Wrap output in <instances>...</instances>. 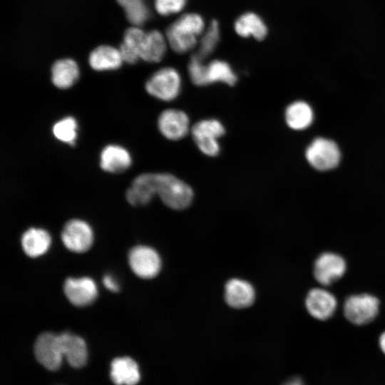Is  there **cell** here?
Segmentation results:
<instances>
[{
	"label": "cell",
	"instance_id": "cell-14",
	"mask_svg": "<svg viewBox=\"0 0 385 385\" xmlns=\"http://www.w3.org/2000/svg\"><path fill=\"white\" fill-rule=\"evenodd\" d=\"M224 296L229 306L236 309H242L254 303L255 291L250 282L234 278L225 284Z\"/></svg>",
	"mask_w": 385,
	"mask_h": 385
},
{
	"label": "cell",
	"instance_id": "cell-31",
	"mask_svg": "<svg viewBox=\"0 0 385 385\" xmlns=\"http://www.w3.org/2000/svg\"><path fill=\"white\" fill-rule=\"evenodd\" d=\"M187 0H155V7L158 14L168 16L180 11Z\"/></svg>",
	"mask_w": 385,
	"mask_h": 385
},
{
	"label": "cell",
	"instance_id": "cell-19",
	"mask_svg": "<svg viewBox=\"0 0 385 385\" xmlns=\"http://www.w3.org/2000/svg\"><path fill=\"white\" fill-rule=\"evenodd\" d=\"M51 238L43 229L32 227L22 235L21 245L24 252L31 257L44 255L50 247Z\"/></svg>",
	"mask_w": 385,
	"mask_h": 385
},
{
	"label": "cell",
	"instance_id": "cell-10",
	"mask_svg": "<svg viewBox=\"0 0 385 385\" xmlns=\"http://www.w3.org/2000/svg\"><path fill=\"white\" fill-rule=\"evenodd\" d=\"M38 361L50 371L57 370L62 361V349L59 334L51 332L41 334L34 344Z\"/></svg>",
	"mask_w": 385,
	"mask_h": 385
},
{
	"label": "cell",
	"instance_id": "cell-22",
	"mask_svg": "<svg viewBox=\"0 0 385 385\" xmlns=\"http://www.w3.org/2000/svg\"><path fill=\"white\" fill-rule=\"evenodd\" d=\"M78 66L72 59H60L52 66L51 79L57 88L66 89L72 86L78 80Z\"/></svg>",
	"mask_w": 385,
	"mask_h": 385
},
{
	"label": "cell",
	"instance_id": "cell-18",
	"mask_svg": "<svg viewBox=\"0 0 385 385\" xmlns=\"http://www.w3.org/2000/svg\"><path fill=\"white\" fill-rule=\"evenodd\" d=\"M111 366V379L115 385H135L139 381L138 366L130 357L115 358Z\"/></svg>",
	"mask_w": 385,
	"mask_h": 385
},
{
	"label": "cell",
	"instance_id": "cell-29",
	"mask_svg": "<svg viewBox=\"0 0 385 385\" xmlns=\"http://www.w3.org/2000/svg\"><path fill=\"white\" fill-rule=\"evenodd\" d=\"M53 133L58 140L73 145L77 137L76 120L70 116L58 120L53 127Z\"/></svg>",
	"mask_w": 385,
	"mask_h": 385
},
{
	"label": "cell",
	"instance_id": "cell-25",
	"mask_svg": "<svg viewBox=\"0 0 385 385\" xmlns=\"http://www.w3.org/2000/svg\"><path fill=\"white\" fill-rule=\"evenodd\" d=\"M235 30L242 37L253 36L262 40L267 34V28L257 14L248 12L240 16L235 23Z\"/></svg>",
	"mask_w": 385,
	"mask_h": 385
},
{
	"label": "cell",
	"instance_id": "cell-12",
	"mask_svg": "<svg viewBox=\"0 0 385 385\" xmlns=\"http://www.w3.org/2000/svg\"><path fill=\"white\" fill-rule=\"evenodd\" d=\"M158 127L161 134L170 140L183 139L191 130L188 115L175 108L166 109L160 114Z\"/></svg>",
	"mask_w": 385,
	"mask_h": 385
},
{
	"label": "cell",
	"instance_id": "cell-15",
	"mask_svg": "<svg viewBox=\"0 0 385 385\" xmlns=\"http://www.w3.org/2000/svg\"><path fill=\"white\" fill-rule=\"evenodd\" d=\"M156 195L155 173L138 175L126 191L127 201L134 206L148 204Z\"/></svg>",
	"mask_w": 385,
	"mask_h": 385
},
{
	"label": "cell",
	"instance_id": "cell-16",
	"mask_svg": "<svg viewBox=\"0 0 385 385\" xmlns=\"http://www.w3.org/2000/svg\"><path fill=\"white\" fill-rule=\"evenodd\" d=\"M63 356L74 368H81L87 361L88 352L85 341L70 332L59 334Z\"/></svg>",
	"mask_w": 385,
	"mask_h": 385
},
{
	"label": "cell",
	"instance_id": "cell-9",
	"mask_svg": "<svg viewBox=\"0 0 385 385\" xmlns=\"http://www.w3.org/2000/svg\"><path fill=\"white\" fill-rule=\"evenodd\" d=\"M304 305L312 317L319 321H326L335 314L338 301L332 292L322 286L309 290L304 299Z\"/></svg>",
	"mask_w": 385,
	"mask_h": 385
},
{
	"label": "cell",
	"instance_id": "cell-17",
	"mask_svg": "<svg viewBox=\"0 0 385 385\" xmlns=\"http://www.w3.org/2000/svg\"><path fill=\"white\" fill-rule=\"evenodd\" d=\"M131 163L132 158L128 151L118 145H108L101 153L100 166L108 173L123 172L130 166Z\"/></svg>",
	"mask_w": 385,
	"mask_h": 385
},
{
	"label": "cell",
	"instance_id": "cell-26",
	"mask_svg": "<svg viewBox=\"0 0 385 385\" xmlns=\"http://www.w3.org/2000/svg\"><path fill=\"white\" fill-rule=\"evenodd\" d=\"M207 85L224 83L234 86L237 77L228 63L221 60H214L206 65Z\"/></svg>",
	"mask_w": 385,
	"mask_h": 385
},
{
	"label": "cell",
	"instance_id": "cell-13",
	"mask_svg": "<svg viewBox=\"0 0 385 385\" xmlns=\"http://www.w3.org/2000/svg\"><path fill=\"white\" fill-rule=\"evenodd\" d=\"M63 290L69 302L77 307L91 304L98 296V288L95 282L88 277L66 279Z\"/></svg>",
	"mask_w": 385,
	"mask_h": 385
},
{
	"label": "cell",
	"instance_id": "cell-21",
	"mask_svg": "<svg viewBox=\"0 0 385 385\" xmlns=\"http://www.w3.org/2000/svg\"><path fill=\"white\" fill-rule=\"evenodd\" d=\"M146 33L137 26L128 29L119 51L123 61L133 64L140 59V51Z\"/></svg>",
	"mask_w": 385,
	"mask_h": 385
},
{
	"label": "cell",
	"instance_id": "cell-2",
	"mask_svg": "<svg viewBox=\"0 0 385 385\" xmlns=\"http://www.w3.org/2000/svg\"><path fill=\"white\" fill-rule=\"evenodd\" d=\"M155 178L156 195L166 206L180 210L190 205L194 192L188 184L167 173H155Z\"/></svg>",
	"mask_w": 385,
	"mask_h": 385
},
{
	"label": "cell",
	"instance_id": "cell-4",
	"mask_svg": "<svg viewBox=\"0 0 385 385\" xmlns=\"http://www.w3.org/2000/svg\"><path fill=\"white\" fill-rule=\"evenodd\" d=\"M190 133L197 148L204 155L215 157L220 153L218 139L225 133L220 120L214 118L201 120L191 127Z\"/></svg>",
	"mask_w": 385,
	"mask_h": 385
},
{
	"label": "cell",
	"instance_id": "cell-6",
	"mask_svg": "<svg viewBox=\"0 0 385 385\" xmlns=\"http://www.w3.org/2000/svg\"><path fill=\"white\" fill-rule=\"evenodd\" d=\"M346 270V261L341 255L326 251L314 260L313 275L319 284L327 287L342 278Z\"/></svg>",
	"mask_w": 385,
	"mask_h": 385
},
{
	"label": "cell",
	"instance_id": "cell-11",
	"mask_svg": "<svg viewBox=\"0 0 385 385\" xmlns=\"http://www.w3.org/2000/svg\"><path fill=\"white\" fill-rule=\"evenodd\" d=\"M61 240L68 250L81 253L86 252L91 247L93 233L86 222L73 219L64 225Z\"/></svg>",
	"mask_w": 385,
	"mask_h": 385
},
{
	"label": "cell",
	"instance_id": "cell-3",
	"mask_svg": "<svg viewBox=\"0 0 385 385\" xmlns=\"http://www.w3.org/2000/svg\"><path fill=\"white\" fill-rule=\"evenodd\" d=\"M380 310L379 298L369 293H358L348 296L344 302L343 313L346 320L357 326L374 321Z\"/></svg>",
	"mask_w": 385,
	"mask_h": 385
},
{
	"label": "cell",
	"instance_id": "cell-24",
	"mask_svg": "<svg viewBox=\"0 0 385 385\" xmlns=\"http://www.w3.org/2000/svg\"><path fill=\"white\" fill-rule=\"evenodd\" d=\"M285 120L289 128L296 130L307 128L313 120V111L304 101L289 104L285 111Z\"/></svg>",
	"mask_w": 385,
	"mask_h": 385
},
{
	"label": "cell",
	"instance_id": "cell-7",
	"mask_svg": "<svg viewBox=\"0 0 385 385\" xmlns=\"http://www.w3.org/2000/svg\"><path fill=\"white\" fill-rule=\"evenodd\" d=\"M305 156L316 170L325 171L336 168L340 161V151L332 140L317 138L307 147Z\"/></svg>",
	"mask_w": 385,
	"mask_h": 385
},
{
	"label": "cell",
	"instance_id": "cell-28",
	"mask_svg": "<svg viewBox=\"0 0 385 385\" xmlns=\"http://www.w3.org/2000/svg\"><path fill=\"white\" fill-rule=\"evenodd\" d=\"M219 39L220 29L218 23L216 21H212L201 37L199 49L195 55L204 60L214 51Z\"/></svg>",
	"mask_w": 385,
	"mask_h": 385
},
{
	"label": "cell",
	"instance_id": "cell-33",
	"mask_svg": "<svg viewBox=\"0 0 385 385\" xmlns=\"http://www.w3.org/2000/svg\"><path fill=\"white\" fill-rule=\"evenodd\" d=\"M378 344L381 352L385 355V330L381 333L378 339Z\"/></svg>",
	"mask_w": 385,
	"mask_h": 385
},
{
	"label": "cell",
	"instance_id": "cell-20",
	"mask_svg": "<svg viewBox=\"0 0 385 385\" xmlns=\"http://www.w3.org/2000/svg\"><path fill=\"white\" fill-rule=\"evenodd\" d=\"M89 64L96 71H108L118 68L123 62L119 49L111 46H100L91 51Z\"/></svg>",
	"mask_w": 385,
	"mask_h": 385
},
{
	"label": "cell",
	"instance_id": "cell-32",
	"mask_svg": "<svg viewBox=\"0 0 385 385\" xmlns=\"http://www.w3.org/2000/svg\"><path fill=\"white\" fill-rule=\"evenodd\" d=\"M103 283L106 288L111 292H118L119 290L118 283L111 274H106L103 277Z\"/></svg>",
	"mask_w": 385,
	"mask_h": 385
},
{
	"label": "cell",
	"instance_id": "cell-27",
	"mask_svg": "<svg viewBox=\"0 0 385 385\" xmlns=\"http://www.w3.org/2000/svg\"><path fill=\"white\" fill-rule=\"evenodd\" d=\"M124 9L126 17L135 26L143 24L149 17V10L144 0H116Z\"/></svg>",
	"mask_w": 385,
	"mask_h": 385
},
{
	"label": "cell",
	"instance_id": "cell-23",
	"mask_svg": "<svg viewBox=\"0 0 385 385\" xmlns=\"http://www.w3.org/2000/svg\"><path fill=\"white\" fill-rule=\"evenodd\" d=\"M167 43L166 37L159 31L146 33L141 48L140 59L150 63L160 61L165 55Z\"/></svg>",
	"mask_w": 385,
	"mask_h": 385
},
{
	"label": "cell",
	"instance_id": "cell-30",
	"mask_svg": "<svg viewBox=\"0 0 385 385\" xmlns=\"http://www.w3.org/2000/svg\"><path fill=\"white\" fill-rule=\"evenodd\" d=\"M205 70L206 64L203 63V60L194 54L188 64L189 76L194 85L197 86H207Z\"/></svg>",
	"mask_w": 385,
	"mask_h": 385
},
{
	"label": "cell",
	"instance_id": "cell-1",
	"mask_svg": "<svg viewBox=\"0 0 385 385\" xmlns=\"http://www.w3.org/2000/svg\"><path fill=\"white\" fill-rule=\"evenodd\" d=\"M204 29L205 22L202 16L194 13L185 14L167 29L165 37L174 51L184 53L196 46Z\"/></svg>",
	"mask_w": 385,
	"mask_h": 385
},
{
	"label": "cell",
	"instance_id": "cell-34",
	"mask_svg": "<svg viewBox=\"0 0 385 385\" xmlns=\"http://www.w3.org/2000/svg\"><path fill=\"white\" fill-rule=\"evenodd\" d=\"M282 385H304V384L300 378L294 377L284 382Z\"/></svg>",
	"mask_w": 385,
	"mask_h": 385
},
{
	"label": "cell",
	"instance_id": "cell-5",
	"mask_svg": "<svg viewBox=\"0 0 385 385\" xmlns=\"http://www.w3.org/2000/svg\"><path fill=\"white\" fill-rule=\"evenodd\" d=\"M182 81L174 68H162L147 81L145 90L150 96L163 101L175 99L181 91Z\"/></svg>",
	"mask_w": 385,
	"mask_h": 385
},
{
	"label": "cell",
	"instance_id": "cell-8",
	"mask_svg": "<svg viewBox=\"0 0 385 385\" xmlns=\"http://www.w3.org/2000/svg\"><path fill=\"white\" fill-rule=\"evenodd\" d=\"M128 263L132 271L142 279H152L160 271L161 260L158 253L145 245L135 246L128 254Z\"/></svg>",
	"mask_w": 385,
	"mask_h": 385
}]
</instances>
